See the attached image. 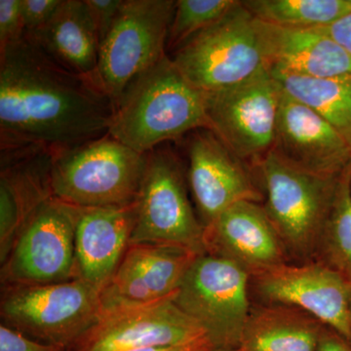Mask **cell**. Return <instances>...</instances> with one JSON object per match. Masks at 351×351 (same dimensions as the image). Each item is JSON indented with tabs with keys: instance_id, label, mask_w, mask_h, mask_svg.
Returning a JSON list of instances; mask_svg holds the SVG:
<instances>
[{
	"instance_id": "cell-25",
	"label": "cell",
	"mask_w": 351,
	"mask_h": 351,
	"mask_svg": "<svg viewBox=\"0 0 351 351\" xmlns=\"http://www.w3.org/2000/svg\"><path fill=\"white\" fill-rule=\"evenodd\" d=\"M316 258L351 285V164L339 176Z\"/></svg>"
},
{
	"instance_id": "cell-3",
	"label": "cell",
	"mask_w": 351,
	"mask_h": 351,
	"mask_svg": "<svg viewBox=\"0 0 351 351\" xmlns=\"http://www.w3.org/2000/svg\"><path fill=\"white\" fill-rule=\"evenodd\" d=\"M147 156L108 134L54 152L51 167L52 197L80 208L135 204Z\"/></svg>"
},
{
	"instance_id": "cell-16",
	"label": "cell",
	"mask_w": 351,
	"mask_h": 351,
	"mask_svg": "<svg viewBox=\"0 0 351 351\" xmlns=\"http://www.w3.org/2000/svg\"><path fill=\"white\" fill-rule=\"evenodd\" d=\"M271 151L291 165L322 177H339L351 164V147L341 134L283 89Z\"/></svg>"
},
{
	"instance_id": "cell-5",
	"label": "cell",
	"mask_w": 351,
	"mask_h": 351,
	"mask_svg": "<svg viewBox=\"0 0 351 351\" xmlns=\"http://www.w3.org/2000/svg\"><path fill=\"white\" fill-rule=\"evenodd\" d=\"M257 167L265 189V213L287 255L316 257L331 213L339 177H322L291 165L270 151Z\"/></svg>"
},
{
	"instance_id": "cell-29",
	"label": "cell",
	"mask_w": 351,
	"mask_h": 351,
	"mask_svg": "<svg viewBox=\"0 0 351 351\" xmlns=\"http://www.w3.org/2000/svg\"><path fill=\"white\" fill-rule=\"evenodd\" d=\"M0 351H69V350L62 346L36 341L27 336L24 332L1 323Z\"/></svg>"
},
{
	"instance_id": "cell-10",
	"label": "cell",
	"mask_w": 351,
	"mask_h": 351,
	"mask_svg": "<svg viewBox=\"0 0 351 351\" xmlns=\"http://www.w3.org/2000/svg\"><path fill=\"white\" fill-rule=\"evenodd\" d=\"M281 93L270 71L204 93L209 130L242 161L257 166L274 147Z\"/></svg>"
},
{
	"instance_id": "cell-12",
	"label": "cell",
	"mask_w": 351,
	"mask_h": 351,
	"mask_svg": "<svg viewBox=\"0 0 351 351\" xmlns=\"http://www.w3.org/2000/svg\"><path fill=\"white\" fill-rule=\"evenodd\" d=\"M75 208L50 198L34 212L1 263L2 285L51 284L77 278Z\"/></svg>"
},
{
	"instance_id": "cell-31",
	"label": "cell",
	"mask_w": 351,
	"mask_h": 351,
	"mask_svg": "<svg viewBox=\"0 0 351 351\" xmlns=\"http://www.w3.org/2000/svg\"><path fill=\"white\" fill-rule=\"evenodd\" d=\"M321 29L351 56V12Z\"/></svg>"
},
{
	"instance_id": "cell-8",
	"label": "cell",
	"mask_w": 351,
	"mask_h": 351,
	"mask_svg": "<svg viewBox=\"0 0 351 351\" xmlns=\"http://www.w3.org/2000/svg\"><path fill=\"white\" fill-rule=\"evenodd\" d=\"M174 0H124L100 45L95 82L115 103L132 80L165 57Z\"/></svg>"
},
{
	"instance_id": "cell-27",
	"label": "cell",
	"mask_w": 351,
	"mask_h": 351,
	"mask_svg": "<svg viewBox=\"0 0 351 351\" xmlns=\"http://www.w3.org/2000/svg\"><path fill=\"white\" fill-rule=\"evenodd\" d=\"M24 38L21 0H0V52Z\"/></svg>"
},
{
	"instance_id": "cell-17",
	"label": "cell",
	"mask_w": 351,
	"mask_h": 351,
	"mask_svg": "<svg viewBox=\"0 0 351 351\" xmlns=\"http://www.w3.org/2000/svg\"><path fill=\"white\" fill-rule=\"evenodd\" d=\"M54 152L45 147H2L0 174V258L12 250L34 212L52 198Z\"/></svg>"
},
{
	"instance_id": "cell-24",
	"label": "cell",
	"mask_w": 351,
	"mask_h": 351,
	"mask_svg": "<svg viewBox=\"0 0 351 351\" xmlns=\"http://www.w3.org/2000/svg\"><path fill=\"white\" fill-rule=\"evenodd\" d=\"M257 19L281 27H322L351 12V0H247Z\"/></svg>"
},
{
	"instance_id": "cell-21",
	"label": "cell",
	"mask_w": 351,
	"mask_h": 351,
	"mask_svg": "<svg viewBox=\"0 0 351 351\" xmlns=\"http://www.w3.org/2000/svg\"><path fill=\"white\" fill-rule=\"evenodd\" d=\"M25 38L62 68L95 82L100 40L85 0H62L49 22Z\"/></svg>"
},
{
	"instance_id": "cell-23",
	"label": "cell",
	"mask_w": 351,
	"mask_h": 351,
	"mask_svg": "<svg viewBox=\"0 0 351 351\" xmlns=\"http://www.w3.org/2000/svg\"><path fill=\"white\" fill-rule=\"evenodd\" d=\"M283 91L320 114L351 147V76L313 78L270 69Z\"/></svg>"
},
{
	"instance_id": "cell-34",
	"label": "cell",
	"mask_w": 351,
	"mask_h": 351,
	"mask_svg": "<svg viewBox=\"0 0 351 351\" xmlns=\"http://www.w3.org/2000/svg\"><path fill=\"white\" fill-rule=\"evenodd\" d=\"M228 351H240L239 350H228Z\"/></svg>"
},
{
	"instance_id": "cell-26",
	"label": "cell",
	"mask_w": 351,
	"mask_h": 351,
	"mask_svg": "<svg viewBox=\"0 0 351 351\" xmlns=\"http://www.w3.org/2000/svg\"><path fill=\"white\" fill-rule=\"evenodd\" d=\"M239 1L178 0L168 36L167 50L174 51L196 34L213 25Z\"/></svg>"
},
{
	"instance_id": "cell-15",
	"label": "cell",
	"mask_w": 351,
	"mask_h": 351,
	"mask_svg": "<svg viewBox=\"0 0 351 351\" xmlns=\"http://www.w3.org/2000/svg\"><path fill=\"white\" fill-rule=\"evenodd\" d=\"M198 256L167 245H129L119 267L101 291L103 313L174 295Z\"/></svg>"
},
{
	"instance_id": "cell-30",
	"label": "cell",
	"mask_w": 351,
	"mask_h": 351,
	"mask_svg": "<svg viewBox=\"0 0 351 351\" xmlns=\"http://www.w3.org/2000/svg\"><path fill=\"white\" fill-rule=\"evenodd\" d=\"M124 0H85L93 17L101 43L112 29Z\"/></svg>"
},
{
	"instance_id": "cell-4",
	"label": "cell",
	"mask_w": 351,
	"mask_h": 351,
	"mask_svg": "<svg viewBox=\"0 0 351 351\" xmlns=\"http://www.w3.org/2000/svg\"><path fill=\"white\" fill-rule=\"evenodd\" d=\"M170 58L203 93L241 84L270 71L258 19L242 1L182 43Z\"/></svg>"
},
{
	"instance_id": "cell-2",
	"label": "cell",
	"mask_w": 351,
	"mask_h": 351,
	"mask_svg": "<svg viewBox=\"0 0 351 351\" xmlns=\"http://www.w3.org/2000/svg\"><path fill=\"white\" fill-rule=\"evenodd\" d=\"M209 129L204 93L166 55L129 83L114 103L108 135L149 154L191 132Z\"/></svg>"
},
{
	"instance_id": "cell-19",
	"label": "cell",
	"mask_w": 351,
	"mask_h": 351,
	"mask_svg": "<svg viewBox=\"0 0 351 351\" xmlns=\"http://www.w3.org/2000/svg\"><path fill=\"white\" fill-rule=\"evenodd\" d=\"M75 208L76 276L101 291L130 245L136 203L125 207Z\"/></svg>"
},
{
	"instance_id": "cell-33",
	"label": "cell",
	"mask_w": 351,
	"mask_h": 351,
	"mask_svg": "<svg viewBox=\"0 0 351 351\" xmlns=\"http://www.w3.org/2000/svg\"><path fill=\"white\" fill-rule=\"evenodd\" d=\"M131 351H218L213 348L198 346H152Z\"/></svg>"
},
{
	"instance_id": "cell-14",
	"label": "cell",
	"mask_w": 351,
	"mask_h": 351,
	"mask_svg": "<svg viewBox=\"0 0 351 351\" xmlns=\"http://www.w3.org/2000/svg\"><path fill=\"white\" fill-rule=\"evenodd\" d=\"M188 156L189 186L204 228L237 203L262 200L244 161L209 129L193 132Z\"/></svg>"
},
{
	"instance_id": "cell-28",
	"label": "cell",
	"mask_w": 351,
	"mask_h": 351,
	"mask_svg": "<svg viewBox=\"0 0 351 351\" xmlns=\"http://www.w3.org/2000/svg\"><path fill=\"white\" fill-rule=\"evenodd\" d=\"M62 0H21L25 34L41 29L56 12Z\"/></svg>"
},
{
	"instance_id": "cell-32",
	"label": "cell",
	"mask_w": 351,
	"mask_h": 351,
	"mask_svg": "<svg viewBox=\"0 0 351 351\" xmlns=\"http://www.w3.org/2000/svg\"><path fill=\"white\" fill-rule=\"evenodd\" d=\"M316 351H351V343L331 328L325 326Z\"/></svg>"
},
{
	"instance_id": "cell-9",
	"label": "cell",
	"mask_w": 351,
	"mask_h": 351,
	"mask_svg": "<svg viewBox=\"0 0 351 351\" xmlns=\"http://www.w3.org/2000/svg\"><path fill=\"white\" fill-rule=\"evenodd\" d=\"M250 274L237 263L203 254L195 258L175 302L204 328L219 351L239 350L251 311Z\"/></svg>"
},
{
	"instance_id": "cell-13",
	"label": "cell",
	"mask_w": 351,
	"mask_h": 351,
	"mask_svg": "<svg viewBox=\"0 0 351 351\" xmlns=\"http://www.w3.org/2000/svg\"><path fill=\"white\" fill-rule=\"evenodd\" d=\"M263 304L301 309L351 343V285L324 263H285L250 276Z\"/></svg>"
},
{
	"instance_id": "cell-1",
	"label": "cell",
	"mask_w": 351,
	"mask_h": 351,
	"mask_svg": "<svg viewBox=\"0 0 351 351\" xmlns=\"http://www.w3.org/2000/svg\"><path fill=\"white\" fill-rule=\"evenodd\" d=\"M114 104L25 38L0 52L1 147L71 149L107 135Z\"/></svg>"
},
{
	"instance_id": "cell-18",
	"label": "cell",
	"mask_w": 351,
	"mask_h": 351,
	"mask_svg": "<svg viewBox=\"0 0 351 351\" xmlns=\"http://www.w3.org/2000/svg\"><path fill=\"white\" fill-rule=\"evenodd\" d=\"M207 254L237 263L249 274L287 263V253L263 206L241 201L205 226Z\"/></svg>"
},
{
	"instance_id": "cell-22",
	"label": "cell",
	"mask_w": 351,
	"mask_h": 351,
	"mask_svg": "<svg viewBox=\"0 0 351 351\" xmlns=\"http://www.w3.org/2000/svg\"><path fill=\"white\" fill-rule=\"evenodd\" d=\"M325 325L313 315L281 304L252 306L240 351H316Z\"/></svg>"
},
{
	"instance_id": "cell-7",
	"label": "cell",
	"mask_w": 351,
	"mask_h": 351,
	"mask_svg": "<svg viewBox=\"0 0 351 351\" xmlns=\"http://www.w3.org/2000/svg\"><path fill=\"white\" fill-rule=\"evenodd\" d=\"M204 230L191 206L177 154L165 147L149 152L130 245H167L203 255Z\"/></svg>"
},
{
	"instance_id": "cell-11",
	"label": "cell",
	"mask_w": 351,
	"mask_h": 351,
	"mask_svg": "<svg viewBox=\"0 0 351 351\" xmlns=\"http://www.w3.org/2000/svg\"><path fill=\"white\" fill-rule=\"evenodd\" d=\"M175 295L152 304L104 311L98 323L69 351H131L173 346L216 350L204 328L177 306Z\"/></svg>"
},
{
	"instance_id": "cell-35",
	"label": "cell",
	"mask_w": 351,
	"mask_h": 351,
	"mask_svg": "<svg viewBox=\"0 0 351 351\" xmlns=\"http://www.w3.org/2000/svg\"></svg>"
},
{
	"instance_id": "cell-6",
	"label": "cell",
	"mask_w": 351,
	"mask_h": 351,
	"mask_svg": "<svg viewBox=\"0 0 351 351\" xmlns=\"http://www.w3.org/2000/svg\"><path fill=\"white\" fill-rule=\"evenodd\" d=\"M101 314V291L82 279L2 286V324L49 345L69 350Z\"/></svg>"
},
{
	"instance_id": "cell-20",
	"label": "cell",
	"mask_w": 351,
	"mask_h": 351,
	"mask_svg": "<svg viewBox=\"0 0 351 351\" xmlns=\"http://www.w3.org/2000/svg\"><path fill=\"white\" fill-rule=\"evenodd\" d=\"M272 71L313 78L351 76V56L321 27H281L258 19Z\"/></svg>"
}]
</instances>
